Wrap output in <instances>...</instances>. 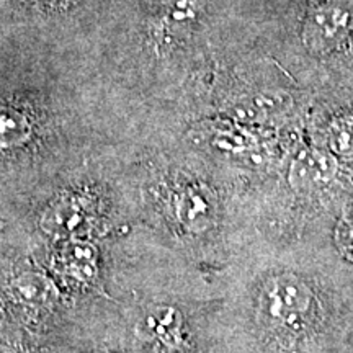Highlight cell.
<instances>
[{"label": "cell", "instance_id": "cell-2", "mask_svg": "<svg viewBox=\"0 0 353 353\" xmlns=\"http://www.w3.org/2000/svg\"><path fill=\"white\" fill-rule=\"evenodd\" d=\"M99 183L82 179L51 190L32 216V242H103L134 226L131 211Z\"/></svg>", "mask_w": 353, "mask_h": 353}, {"label": "cell", "instance_id": "cell-4", "mask_svg": "<svg viewBox=\"0 0 353 353\" xmlns=\"http://www.w3.org/2000/svg\"><path fill=\"white\" fill-rule=\"evenodd\" d=\"M353 0H317L307 8L301 41L314 54H334L352 43Z\"/></svg>", "mask_w": 353, "mask_h": 353}, {"label": "cell", "instance_id": "cell-8", "mask_svg": "<svg viewBox=\"0 0 353 353\" xmlns=\"http://www.w3.org/2000/svg\"><path fill=\"white\" fill-rule=\"evenodd\" d=\"M38 141L37 125L13 108H0V156L20 154Z\"/></svg>", "mask_w": 353, "mask_h": 353}, {"label": "cell", "instance_id": "cell-3", "mask_svg": "<svg viewBox=\"0 0 353 353\" xmlns=\"http://www.w3.org/2000/svg\"><path fill=\"white\" fill-rule=\"evenodd\" d=\"M107 241L70 239L32 242V254L77 307L103 296L107 285Z\"/></svg>", "mask_w": 353, "mask_h": 353}, {"label": "cell", "instance_id": "cell-5", "mask_svg": "<svg viewBox=\"0 0 353 353\" xmlns=\"http://www.w3.org/2000/svg\"><path fill=\"white\" fill-rule=\"evenodd\" d=\"M307 141L325 149L353 170V108L322 117L309 128Z\"/></svg>", "mask_w": 353, "mask_h": 353}, {"label": "cell", "instance_id": "cell-1", "mask_svg": "<svg viewBox=\"0 0 353 353\" xmlns=\"http://www.w3.org/2000/svg\"><path fill=\"white\" fill-rule=\"evenodd\" d=\"M216 288L210 353H353V267L325 244L255 236Z\"/></svg>", "mask_w": 353, "mask_h": 353}, {"label": "cell", "instance_id": "cell-7", "mask_svg": "<svg viewBox=\"0 0 353 353\" xmlns=\"http://www.w3.org/2000/svg\"><path fill=\"white\" fill-rule=\"evenodd\" d=\"M198 7L195 0H164L152 19V34L157 43L175 44L192 32L196 23Z\"/></svg>", "mask_w": 353, "mask_h": 353}, {"label": "cell", "instance_id": "cell-6", "mask_svg": "<svg viewBox=\"0 0 353 353\" xmlns=\"http://www.w3.org/2000/svg\"><path fill=\"white\" fill-rule=\"evenodd\" d=\"M347 193L324 216L307 241L321 242L330 247L339 259L353 267V195L345 198Z\"/></svg>", "mask_w": 353, "mask_h": 353}]
</instances>
